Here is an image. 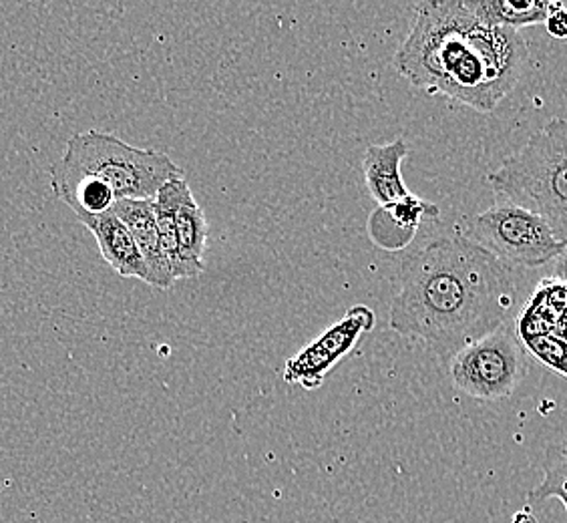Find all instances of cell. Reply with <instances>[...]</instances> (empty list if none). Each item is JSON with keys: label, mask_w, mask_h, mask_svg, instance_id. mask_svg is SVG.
Returning a JSON list of instances; mask_svg holds the SVG:
<instances>
[{"label": "cell", "mask_w": 567, "mask_h": 523, "mask_svg": "<svg viewBox=\"0 0 567 523\" xmlns=\"http://www.w3.org/2000/svg\"><path fill=\"white\" fill-rule=\"evenodd\" d=\"M524 371V342L509 322L458 350L449 362L453 384L477 401L509 397Z\"/></svg>", "instance_id": "cell-6"}, {"label": "cell", "mask_w": 567, "mask_h": 523, "mask_svg": "<svg viewBox=\"0 0 567 523\" xmlns=\"http://www.w3.org/2000/svg\"><path fill=\"white\" fill-rule=\"evenodd\" d=\"M374 325L377 315L371 306H352L344 317L284 362V381L305 391H317L324 384L328 375L339 367V362L349 359Z\"/></svg>", "instance_id": "cell-7"}, {"label": "cell", "mask_w": 567, "mask_h": 523, "mask_svg": "<svg viewBox=\"0 0 567 523\" xmlns=\"http://www.w3.org/2000/svg\"><path fill=\"white\" fill-rule=\"evenodd\" d=\"M97 240L101 258L123 278H137L152 286V276L143 262L132 232L113 212L101 216H79Z\"/></svg>", "instance_id": "cell-10"}, {"label": "cell", "mask_w": 567, "mask_h": 523, "mask_svg": "<svg viewBox=\"0 0 567 523\" xmlns=\"http://www.w3.org/2000/svg\"><path fill=\"white\" fill-rule=\"evenodd\" d=\"M527 55L519 31L480 21L465 0H429L416 4L394 69L429 95L492 113L524 75Z\"/></svg>", "instance_id": "cell-2"}, {"label": "cell", "mask_w": 567, "mask_h": 523, "mask_svg": "<svg viewBox=\"0 0 567 523\" xmlns=\"http://www.w3.org/2000/svg\"><path fill=\"white\" fill-rule=\"evenodd\" d=\"M367 229L374 246L386 252L403 250L416 236V232L403 228L386 206H379L372 212L367 222Z\"/></svg>", "instance_id": "cell-13"}, {"label": "cell", "mask_w": 567, "mask_h": 523, "mask_svg": "<svg viewBox=\"0 0 567 523\" xmlns=\"http://www.w3.org/2000/svg\"><path fill=\"white\" fill-rule=\"evenodd\" d=\"M117 218L130 228L133 240L140 248L143 262L152 276V286L157 290H167L175 284L169 262L165 258L153 199H120L113 209Z\"/></svg>", "instance_id": "cell-9"}, {"label": "cell", "mask_w": 567, "mask_h": 523, "mask_svg": "<svg viewBox=\"0 0 567 523\" xmlns=\"http://www.w3.org/2000/svg\"><path fill=\"white\" fill-rule=\"evenodd\" d=\"M409 152H411L409 143L404 142L403 137H399L391 143L371 145L364 153V160H362L364 182L371 192L372 199L379 206H389L411 196L401 174V165Z\"/></svg>", "instance_id": "cell-11"}, {"label": "cell", "mask_w": 567, "mask_h": 523, "mask_svg": "<svg viewBox=\"0 0 567 523\" xmlns=\"http://www.w3.org/2000/svg\"><path fill=\"white\" fill-rule=\"evenodd\" d=\"M467 238L509 268H539L567 250L546 219L507 202H499L471 219Z\"/></svg>", "instance_id": "cell-5"}, {"label": "cell", "mask_w": 567, "mask_h": 523, "mask_svg": "<svg viewBox=\"0 0 567 523\" xmlns=\"http://www.w3.org/2000/svg\"><path fill=\"white\" fill-rule=\"evenodd\" d=\"M470 11L487 24L519 31L529 24H546L551 2L547 0H465Z\"/></svg>", "instance_id": "cell-12"}, {"label": "cell", "mask_w": 567, "mask_h": 523, "mask_svg": "<svg viewBox=\"0 0 567 523\" xmlns=\"http://www.w3.org/2000/svg\"><path fill=\"white\" fill-rule=\"evenodd\" d=\"M524 347L539 362H544L551 371L564 375L567 379V340L556 335H542L525 340Z\"/></svg>", "instance_id": "cell-14"}, {"label": "cell", "mask_w": 567, "mask_h": 523, "mask_svg": "<svg viewBox=\"0 0 567 523\" xmlns=\"http://www.w3.org/2000/svg\"><path fill=\"white\" fill-rule=\"evenodd\" d=\"M499 202L515 204L546 219L567 248V121L554 117L529 142L489 174Z\"/></svg>", "instance_id": "cell-4"}, {"label": "cell", "mask_w": 567, "mask_h": 523, "mask_svg": "<svg viewBox=\"0 0 567 523\" xmlns=\"http://www.w3.org/2000/svg\"><path fill=\"white\" fill-rule=\"evenodd\" d=\"M513 523H537V517L534 513L524 510V512H519L513 517Z\"/></svg>", "instance_id": "cell-17"}, {"label": "cell", "mask_w": 567, "mask_h": 523, "mask_svg": "<svg viewBox=\"0 0 567 523\" xmlns=\"http://www.w3.org/2000/svg\"><path fill=\"white\" fill-rule=\"evenodd\" d=\"M179 177L186 174L167 153L133 147L99 130L75 133L51 165L53 194L79 182H97L110 187L117 202L155 199L167 182Z\"/></svg>", "instance_id": "cell-3"}, {"label": "cell", "mask_w": 567, "mask_h": 523, "mask_svg": "<svg viewBox=\"0 0 567 523\" xmlns=\"http://www.w3.org/2000/svg\"><path fill=\"white\" fill-rule=\"evenodd\" d=\"M546 29L554 39H567V7L561 2H551V9L546 19Z\"/></svg>", "instance_id": "cell-15"}, {"label": "cell", "mask_w": 567, "mask_h": 523, "mask_svg": "<svg viewBox=\"0 0 567 523\" xmlns=\"http://www.w3.org/2000/svg\"><path fill=\"white\" fill-rule=\"evenodd\" d=\"M554 278L567 284V250L564 252V254H561V256L556 260V266H554Z\"/></svg>", "instance_id": "cell-16"}, {"label": "cell", "mask_w": 567, "mask_h": 523, "mask_svg": "<svg viewBox=\"0 0 567 523\" xmlns=\"http://www.w3.org/2000/svg\"><path fill=\"white\" fill-rule=\"evenodd\" d=\"M389 310L396 335L455 357L509 322L517 300L513 268L467 236H443L406 254Z\"/></svg>", "instance_id": "cell-1"}, {"label": "cell", "mask_w": 567, "mask_h": 523, "mask_svg": "<svg viewBox=\"0 0 567 523\" xmlns=\"http://www.w3.org/2000/svg\"><path fill=\"white\" fill-rule=\"evenodd\" d=\"M155 197L164 199L174 219L179 246V260L174 273L175 283L184 278H197L206 270L204 252L208 246V222L204 209L192 194L186 177L167 182Z\"/></svg>", "instance_id": "cell-8"}]
</instances>
